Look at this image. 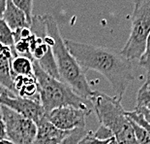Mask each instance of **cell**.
<instances>
[{
	"mask_svg": "<svg viewBox=\"0 0 150 144\" xmlns=\"http://www.w3.org/2000/svg\"><path fill=\"white\" fill-rule=\"evenodd\" d=\"M64 42L84 73L88 70L101 73L110 84L115 97L122 100L127 89L137 77L134 62L108 48L69 39H64Z\"/></svg>",
	"mask_w": 150,
	"mask_h": 144,
	"instance_id": "obj_1",
	"label": "cell"
},
{
	"mask_svg": "<svg viewBox=\"0 0 150 144\" xmlns=\"http://www.w3.org/2000/svg\"><path fill=\"white\" fill-rule=\"evenodd\" d=\"M43 19L47 27V33L50 35L54 41L52 50L58 69L60 81L71 88L79 97L89 100L93 91L86 79L84 71L67 49L56 21L50 14L44 15Z\"/></svg>",
	"mask_w": 150,
	"mask_h": 144,
	"instance_id": "obj_2",
	"label": "cell"
},
{
	"mask_svg": "<svg viewBox=\"0 0 150 144\" xmlns=\"http://www.w3.org/2000/svg\"><path fill=\"white\" fill-rule=\"evenodd\" d=\"M89 101L99 123L110 130L118 144H139L120 100L115 97H111L104 92L93 91Z\"/></svg>",
	"mask_w": 150,
	"mask_h": 144,
	"instance_id": "obj_3",
	"label": "cell"
},
{
	"mask_svg": "<svg viewBox=\"0 0 150 144\" xmlns=\"http://www.w3.org/2000/svg\"><path fill=\"white\" fill-rule=\"evenodd\" d=\"M33 73L38 84L40 101L46 113L62 106H75L81 109H92L88 100H84L72 91V89L47 74L37 62L32 59Z\"/></svg>",
	"mask_w": 150,
	"mask_h": 144,
	"instance_id": "obj_4",
	"label": "cell"
},
{
	"mask_svg": "<svg viewBox=\"0 0 150 144\" xmlns=\"http://www.w3.org/2000/svg\"><path fill=\"white\" fill-rule=\"evenodd\" d=\"M134 11L131 18V32L120 54L132 62L142 56L150 33V0H133Z\"/></svg>",
	"mask_w": 150,
	"mask_h": 144,
	"instance_id": "obj_5",
	"label": "cell"
},
{
	"mask_svg": "<svg viewBox=\"0 0 150 144\" xmlns=\"http://www.w3.org/2000/svg\"><path fill=\"white\" fill-rule=\"evenodd\" d=\"M1 108L7 139L15 144L32 143L37 133V125L10 108L3 105Z\"/></svg>",
	"mask_w": 150,
	"mask_h": 144,
	"instance_id": "obj_6",
	"label": "cell"
},
{
	"mask_svg": "<svg viewBox=\"0 0 150 144\" xmlns=\"http://www.w3.org/2000/svg\"><path fill=\"white\" fill-rule=\"evenodd\" d=\"M91 112L92 109L62 106L46 113V119L57 129L64 132H72L76 129H85L86 117Z\"/></svg>",
	"mask_w": 150,
	"mask_h": 144,
	"instance_id": "obj_7",
	"label": "cell"
},
{
	"mask_svg": "<svg viewBox=\"0 0 150 144\" xmlns=\"http://www.w3.org/2000/svg\"><path fill=\"white\" fill-rule=\"evenodd\" d=\"M0 105L10 108L36 125L46 117V111L40 101L22 98L16 95H0Z\"/></svg>",
	"mask_w": 150,
	"mask_h": 144,
	"instance_id": "obj_8",
	"label": "cell"
},
{
	"mask_svg": "<svg viewBox=\"0 0 150 144\" xmlns=\"http://www.w3.org/2000/svg\"><path fill=\"white\" fill-rule=\"evenodd\" d=\"M71 133L57 129L47 121L46 117L37 125L36 136L31 144H59Z\"/></svg>",
	"mask_w": 150,
	"mask_h": 144,
	"instance_id": "obj_9",
	"label": "cell"
},
{
	"mask_svg": "<svg viewBox=\"0 0 150 144\" xmlns=\"http://www.w3.org/2000/svg\"><path fill=\"white\" fill-rule=\"evenodd\" d=\"M18 56L15 48L0 45V86L15 94L14 76L11 70L13 57ZM16 95V94H15Z\"/></svg>",
	"mask_w": 150,
	"mask_h": 144,
	"instance_id": "obj_10",
	"label": "cell"
},
{
	"mask_svg": "<svg viewBox=\"0 0 150 144\" xmlns=\"http://www.w3.org/2000/svg\"><path fill=\"white\" fill-rule=\"evenodd\" d=\"M14 90L15 94L22 98L40 101L38 84L34 75L14 76Z\"/></svg>",
	"mask_w": 150,
	"mask_h": 144,
	"instance_id": "obj_11",
	"label": "cell"
},
{
	"mask_svg": "<svg viewBox=\"0 0 150 144\" xmlns=\"http://www.w3.org/2000/svg\"><path fill=\"white\" fill-rule=\"evenodd\" d=\"M2 20L7 24L12 31L22 27H30L24 13L16 7L11 0H7L6 2V8Z\"/></svg>",
	"mask_w": 150,
	"mask_h": 144,
	"instance_id": "obj_12",
	"label": "cell"
},
{
	"mask_svg": "<svg viewBox=\"0 0 150 144\" xmlns=\"http://www.w3.org/2000/svg\"><path fill=\"white\" fill-rule=\"evenodd\" d=\"M11 70L13 76H33L32 59L23 56H16L11 62Z\"/></svg>",
	"mask_w": 150,
	"mask_h": 144,
	"instance_id": "obj_13",
	"label": "cell"
},
{
	"mask_svg": "<svg viewBox=\"0 0 150 144\" xmlns=\"http://www.w3.org/2000/svg\"><path fill=\"white\" fill-rule=\"evenodd\" d=\"M136 109L146 111L150 114V90L144 84L140 87L138 92Z\"/></svg>",
	"mask_w": 150,
	"mask_h": 144,
	"instance_id": "obj_14",
	"label": "cell"
},
{
	"mask_svg": "<svg viewBox=\"0 0 150 144\" xmlns=\"http://www.w3.org/2000/svg\"><path fill=\"white\" fill-rule=\"evenodd\" d=\"M0 45L10 48H14L15 45L13 31L3 20H0Z\"/></svg>",
	"mask_w": 150,
	"mask_h": 144,
	"instance_id": "obj_15",
	"label": "cell"
},
{
	"mask_svg": "<svg viewBox=\"0 0 150 144\" xmlns=\"http://www.w3.org/2000/svg\"><path fill=\"white\" fill-rule=\"evenodd\" d=\"M16 7H18L21 11L24 13L25 17L29 25L32 22V11H33V0H11Z\"/></svg>",
	"mask_w": 150,
	"mask_h": 144,
	"instance_id": "obj_16",
	"label": "cell"
},
{
	"mask_svg": "<svg viewBox=\"0 0 150 144\" xmlns=\"http://www.w3.org/2000/svg\"><path fill=\"white\" fill-rule=\"evenodd\" d=\"M125 114L129 119H131L136 124H138L139 126L143 128V129L150 134V123H148L147 121L144 119V117L142 116V113H139L138 110L135 109L134 111H126Z\"/></svg>",
	"mask_w": 150,
	"mask_h": 144,
	"instance_id": "obj_17",
	"label": "cell"
},
{
	"mask_svg": "<svg viewBox=\"0 0 150 144\" xmlns=\"http://www.w3.org/2000/svg\"><path fill=\"white\" fill-rule=\"evenodd\" d=\"M130 121L131 124H132L134 132H135L136 138L138 140L139 144H150V134L143 128L139 126L138 124H136L134 121H132L131 119Z\"/></svg>",
	"mask_w": 150,
	"mask_h": 144,
	"instance_id": "obj_18",
	"label": "cell"
},
{
	"mask_svg": "<svg viewBox=\"0 0 150 144\" xmlns=\"http://www.w3.org/2000/svg\"><path fill=\"white\" fill-rule=\"evenodd\" d=\"M86 133L87 130L85 129H76L75 130H72L71 133L65 137L59 144H79V141L84 137Z\"/></svg>",
	"mask_w": 150,
	"mask_h": 144,
	"instance_id": "obj_19",
	"label": "cell"
},
{
	"mask_svg": "<svg viewBox=\"0 0 150 144\" xmlns=\"http://www.w3.org/2000/svg\"><path fill=\"white\" fill-rule=\"evenodd\" d=\"M139 64L140 67L146 69V71L150 69V33L147 37V40H146L144 52L139 59Z\"/></svg>",
	"mask_w": 150,
	"mask_h": 144,
	"instance_id": "obj_20",
	"label": "cell"
},
{
	"mask_svg": "<svg viewBox=\"0 0 150 144\" xmlns=\"http://www.w3.org/2000/svg\"><path fill=\"white\" fill-rule=\"evenodd\" d=\"M110 139H107V140H101L97 138L96 136L94 135V133L89 130V132L86 133L84 137L82 138L79 144H108Z\"/></svg>",
	"mask_w": 150,
	"mask_h": 144,
	"instance_id": "obj_21",
	"label": "cell"
},
{
	"mask_svg": "<svg viewBox=\"0 0 150 144\" xmlns=\"http://www.w3.org/2000/svg\"><path fill=\"white\" fill-rule=\"evenodd\" d=\"M94 135L97 137V138L101 139V140H107V139H110L112 138L113 135L111 132L108 129H107L106 127L104 126H100V128L94 133Z\"/></svg>",
	"mask_w": 150,
	"mask_h": 144,
	"instance_id": "obj_22",
	"label": "cell"
},
{
	"mask_svg": "<svg viewBox=\"0 0 150 144\" xmlns=\"http://www.w3.org/2000/svg\"><path fill=\"white\" fill-rule=\"evenodd\" d=\"M7 135H6V130H5V124L3 121L2 116V108L0 105V139H6Z\"/></svg>",
	"mask_w": 150,
	"mask_h": 144,
	"instance_id": "obj_23",
	"label": "cell"
},
{
	"mask_svg": "<svg viewBox=\"0 0 150 144\" xmlns=\"http://www.w3.org/2000/svg\"><path fill=\"white\" fill-rule=\"evenodd\" d=\"M6 2L7 0H0V20H2L3 18V14H4L6 8Z\"/></svg>",
	"mask_w": 150,
	"mask_h": 144,
	"instance_id": "obj_24",
	"label": "cell"
},
{
	"mask_svg": "<svg viewBox=\"0 0 150 144\" xmlns=\"http://www.w3.org/2000/svg\"><path fill=\"white\" fill-rule=\"evenodd\" d=\"M144 85L150 90V69H148L147 73H146V81L144 83Z\"/></svg>",
	"mask_w": 150,
	"mask_h": 144,
	"instance_id": "obj_25",
	"label": "cell"
},
{
	"mask_svg": "<svg viewBox=\"0 0 150 144\" xmlns=\"http://www.w3.org/2000/svg\"><path fill=\"white\" fill-rule=\"evenodd\" d=\"M0 95H15V94H13L12 92L8 91V90L2 88L1 86H0Z\"/></svg>",
	"mask_w": 150,
	"mask_h": 144,
	"instance_id": "obj_26",
	"label": "cell"
},
{
	"mask_svg": "<svg viewBox=\"0 0 150 144\" xmlns=\"http://www.w3.org/2000/svg\"><path fill=\"white\" fill-rule=\"evenodd\" d=\"M0 144H15V143L6 138V139H0Z\"/></svg>",
	"mask_w": 150,
	"mask_h": 144,
	"instance_id": "obj_27",
	"label": "cell"
},
{
	"mask_svg": "<svg viewBox=\"0 0 150 144\" xmlns=\"http://www.w3.org/2000/svg\"><path fill=\"white\" fill-rule=\"evenodd\" d=\"M108 144H118V143L116 142V140L112 137V138H110V142H108Z\"/></svg>",
	"mask_w": 150,
	"mask_h": 144,
	"instance_id": "obj_28",
	"label": "cell"
}]
</instances>
